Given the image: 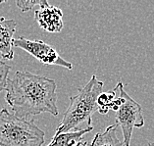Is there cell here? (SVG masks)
Segmentation results:
<instances>
[{
	"label": "cell",
	"instance_id": "cell-9",
	"mask_svg": "<svg viewBox=\"0 0 154 146\" xmlns=\"http://www.w3.org/2000/svg\"><path fill=\"white\" fill-rule=\"evenodd\" d=\"M93 128L80 130V132H70L53 135V138L47 146H79L82 143V138L85 134L91 132Z\"/></svg>",
	"mask_w": 154,
	"mask_h": 146
},
{
	"label": "cell",
	"instance_id": "cell-8",
	"mask_svg": "<svg viewBox=\"0 0 154 146\" xmlns=\"http://www.w3.org/2000/svg\"><path fill=\"white\" fill-rule=\"evenodd\" d=\"M117 128L118 126L115 123L107 126L102 132L96 133L88 146H126L117 136Z\"/></svg>",
	"mask_w": 154,
	"mask_h": 146
},
{
	"label": "cell",
	"instance_id": "cell-13",
	"mask_svg": "<svg viewBox=\"0 0 154 146\" xmlns=\"http://www.w3.org/2000/svg\"><path fill=\"white\" fill-rule=\"evenodd\" d=\"M80 146H88V142H86V141H82V143Z\"/></svg>",
	"mask_w": 154,
	"mask_h": 146
},
{
	"label": "cell",
	"instance_id": "cell-11",
	"mask_svg": "<svg viewBox=\"0 0 154 146\" xmlns=\"http://www.w3.org/2000/svg\"><path fill=\"white\" fill-rule=\"evenodd\" d=\"M11 67L6 64L0 59V92L5 90L7 81H8V75L10 73Z\"/></svg>",
	"mask_w": 154,
	"mask_h": 146
},
{
	"label": "cell",
	"instance_id": "cell-3",
	"mask_svg": "<svg viewBox=\"0 0 154 146\" xmlns=\"http://www.w3.org/2000/svg\"><path fill=\"white\" fill-rule=\"evenodd\" d=\"M44 132L33 120L18 117L7 109L0 110V146H42Z\"/></svg>",
	"mask_w": 154,
	"mask_h": 146
},
{
	"label": "cell",
	"instance_id": "cell-14",
	"mask_svg": "<svg viewBox=\"0 0 154 146\" xmlns=\"http://www.w3.org/2000/svg\"><path fill=\"white\" fill-rule=\"evenodd\" d=\"M147 146H154V141H153V142H150V143H148Z\"/></svg>",
	"mask_w": 154,
	"mask_h": 146
},
{
	"label": "cell",
	"instance_id": "cell-4",
	"mask_svg": "<svg viewBox=\"0 0 154 146\" xmlns=\"http://www.w3.org/2000/svg\"><path fill=\"white\" fill-rule=\"evenodd\" d=\"M113 90L116 93L114 103L117 105V110L115 111L116 125L122 129L124 143L130 146L134 129H140L144 126L142 107L128 94L121 81L118 82Z\"/></svg>",
	"mask_w": 154,
	"mask_h": 146
},
{
	"label": "cell",
	"instance_id": "cell-2",
	"mask_svg": "<svg viewBox=\"0 0 154 146\" xmlns=\"http://www.w3.org/2000/svg\"><path fill=\"white\" fill-rule=\"evenodd\" d=\"M104 82L95 75L85 87L79 88L78 94L70 98V105L63 115V119L54 135L60 133L88 129L92 126V116L98 112V96L103 92Z\"/></svg>",
	"mask_w": 154,
	"mask_h": 146
},
{
	"label": "cell",
	"instance_id": "cell-5",
	"mask_svg": "<svg viewBox=\"0 0 154 146\" xmlns=\"http://www.w3.org/2000/svg\"><path fill=\"white\" fill-rule=\"evenodd\" d=\"M13 46L27 51L44 65L60 66L67 70H73L72 63L62 58L56 49L41 40H31L25 37H18L13 40Z\"/></svg>",
	"mask_w": 154,
	"mask_h": 146
},
{
	"label": "cell",
	"instance_id": "cell-1",
	"mask_svg": "<svg viewBox=\"0 0 154 146\" xmlns=\"http://www.w3.org/2000/svg\"><path fill=\"white\" fill-rule=\"evenodd\" d=\"M56 81L27 71H18L8 80L5 88V100L13 114L22 119L41 113L57 116Z\"/></svg>",
	"mask_w": 154,
	"mask_h": 146
},
{
	"label": "cell",
	"instance_id": "cell-15",
	"mask_svg": "<svg viewBox=\"0 0 154 146\" xmlns=\"http://www.w3.org/2000/svg\"><path fill=\"white\" fill-rule=\"evenodd\" d=\"M82 143H81V144H82ZM81 144H80V145H81ZM80 145H79V146H80Z\"/></svg>",
	"mask_w": 154,
	"mask_h": 146
},
{
	"label": "cell",
	"instance_id": "cell-10",
	"mask_svg": "<svg viewBox=\"0 0 154 146\" xmlns=\"http://www.w3.org/2000/svg\"><path fill=\"white\" fill-rule=\"evenodd\" d=\"M116 93L114 90H110L108 92H102L98 96L97 99V104H98L99 110L98 112L100 114H107L108 111L110 110V105L112 101L115 99Z\"/></svg>",
	"mask_w": 154,
	"mask_h": 146
},
{
	"label": "cell",
	"instance_id": "cell-12",
	"mask_svg": "<svg viewBox=\"0 0 154 146\" xmlns=\"http://www.w3.org/2000/svg\"><path fill=\"white\" fill-rule=\"evenodd\" d=\"M46 0H28V1H16V5L18 6V8H20L22 12H27V11L32 10L35 5L43 6L47 4Z\"/></svg>",
	"mask_w": 154,
	"mask_h": 146
},
{
	"label": "cell",
	"instance_id": "cell-7",
	"mask_svg": "<svg viewBox=\"0 0 154 146\" xmlns=\"http://www.w3.org/2000/svg\"><path fill=\"white\" fill-rule=\"evenodd\" d=\"M17 23L13 19L0 18V55L7 60H13V40Z\"/></svg>",
	"mask_w": 154,
	"mask_h": 146
},
{
	"label": "cell",
	"instance_id": "cell-6",
	"mask_svg": "<svg viewBox=\"0 0 154 146\" xmlns=\"http://www.w3.org/2000/svg\"><path fill=\"white\" fill-rule=\"evenodd\" d=\"M35 17L39 27L46 32H59L64 27L62 10L58 7L51 6L49 3L35 10Z\"/></svg>",
	"mask_w": 154,
	"mask_h": 146
}]
</instances>
